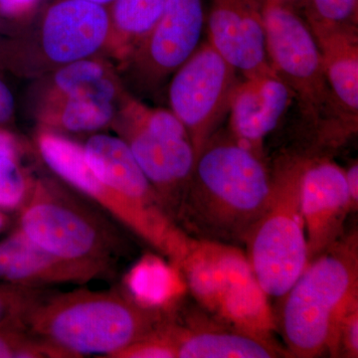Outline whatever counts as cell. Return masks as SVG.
<instances>
[{"label": "cell", "mask_w": 358, "mask_h": 358, "mask_svg": "<svg viewBox=\"0 0 358 358\" xmlns=\"http://www.w3.org/2000/svg\"><path fill=\"white\" fill-rule=\"evenodd\" d=\"M25 152L0 154V210L20 212L31 196L36 178L21 162Z\"/></svg>", "instance_id": "obj_22"}, {"label": "cell", "mask_w": 358, "mask_h": 358, "mask_svg": "<svg viewBox=\"0 0 358 358\" xmlns=\"http://www.w3.org/2000/svg\"><path fill=\"white\" fill-rule=\"evenodd\" d=\"M88 1L94 2V3L100 4V6L109 7L115 0H88Z\"/></svg>", "instance_id": "obj_32"}, {"label": "cell", "mask_w": 358, "mask_h": 358, "mask_svg": "<svg viewBox=\"0 0 358 358\" xmlns=\"http://www.w3.org/2000/svg\"><path fill=\"white\" fill-rule=\"evenodd\" d=\"M167 329L178 358H273L284 357L268 336L248 333L222 324L179 326L173 317Z\"/></svg>", "instance_id": "obj_18"}, {"label": "cell", "mask_w": 358, "mask_h": 358, "mask_svg": "<svg viewBox=\"0 0 358 358\" xmlns=\"http://www.w3.org/2000/svg\"><path fill=\"white\" fill-rule=\"evenodd\" d=\"M329 353L334 357H358V305L350 308L339 324Z\"/></svg>", "instance_id": "obj_27"}, {"label": "cell", "mask_w": 358, "mask_h": 358, "mask_svg": "<svg viewBox=\"0 0 358 358\" xmlns=\"http://www.w3.org/2000/svg\"><path fill=\"white\" fill-rule=\"evenodd\" d=\"M293 93L274 70L238 83L231 98V136L263 157L264 141L278 126Z\"/></svg>", "instance_id": "obj_15"}, {"label": "cell", "mask_w": 358, "mask_h": 358, "mask_svg": "<svg viewBox=\"0 0 358 358\" xmlns=\"http://www.w3.org/2000/svg\"><path fill=\"white\" fill-rule=\"evenodd\" d=\"M204 26L202 0H167L150 31L115 64L131 95L155 94L199 48Z\"/></svg>", "instance_id": "obj_11"}, {"label": "cell", "mask_w": 358, "mask_h": 358, "mask_svg": "<svg viewBox=\"0 0 358 358\" xmlns=\"http://www.w3.org/2000/svg\"><path fill=\"white\" fill-rule=\"evenodd\" d=\"M17 227L49 253L95 268L106 279L114 275L124 254V240L114 224L57 178H36Z\"/></svg>", "instance_id": "obj_5"}, {"label": "cell", "mask_w": 358, "mask_h": 358, "mask_svg": "<svg viewBox=\"0 0 358 358\" xmlns=\"http://www.w3.org/2000/svg\"><path fill=\"white\" fill-rule=\"evenodd\" d=\"M33 141L35 152L56 178L107 212L180 268L195 239L176 221L150 215L106 185L90 169L83 145L76 141L64 134L37 129Z\"/></svg>", "instance_id": "obj_10"}, {"label": "cell", "mask_w": 358, "mask_h": 358, "mask_svg": "<svg viewBox=\"0 0 358 358\" xmlns=\"http://www.w3.org/2000/svg\"><path fill=\"white\" fill-rule=\"evenodd\" d=\"M306 22L313 36L357 30L358 0H303Z\"/></svg>", "instance_id": "obj_23"}, {"label": "cell", "mask_w": 358, "mask_h": 358, "mask_svg": "<svg viewBox=\"0 0 358 358\" xmlns=\"http://www.w3.org/2000/svg\"><path fill=\"white\" fill-rule=\"evenodd\" d=\"M185 288L182 273L176 266L147 254L124 275L122 291L145 310L171 313Z\"/></svg>", "instance_id": "obj_19"}, {"label": "cell", "mask_w": 358, "mask_h": 358, "mask_svg": "<svg viewBox=\"0 0 358 358\" xmlns=\"http://www.w3.org/2000/svg\"><path fill=\"white\" fill-rule=\"evenodd\" d=\"M169 319L157 331L122 348L113 358H178L176 345L167 329Z\"/></svg>", "instance_id": "obj_26"}, {"label": "cell", "mask_w": 358, "mask_h": 358, "mask_svg": "<svg viewBox=\"0 0 358 358\" xmlns=\"http://www.w3.org/2000/svg\"><path fill=\"white\" fill-rule=\"evenodd\" d=\"M322 67L334 99L348 119L358 117L357 30H343L315 36Z\"/></svg>", "instance_id": "obj_20"}, {"label": "cell", "mask_w": 358, "mask_h": 358, "mask_svg": "<svg viewBox=\"0 0 358 358\" xmlns=\"http://www.w3.org/2000/svg\"><path fill=\"white\" fill-rule=\"evenodd\" d=\"M271 190L262 157L232 136L214 134L197 155L176 222L201 240L244 244Z\"/></svg>", "instance_id": "obj_1"}, {"label": "cell", "mask_w": 358, "mask_h": 358, "mask_svg": "<svg viewBox=\"0 0 358 358\" xmlns=\"http://www.w3.org/2000/svg\"><path fill=\"white\" fill-rule=\"evenodd\" d=\"M9 222V216L7 215L6 212L0 210V233L3 232L4 230L8 227Z\"/></svg>", "instance_id": "obj_31"}, {"label": "cell", "mask_w": 358, "mask_h": 358, "mask_svg": "<svg viewBox=\"0 0 358 358\" xmlns=\"http://www.w3.org/2000/svg\"><path fill=\"white\" fill-rule=\"evenodd\" d=\"M167 0H115L110 11L109 37L103 55L117 64L155 25Z\"/></svg>", "instance_id": "obj_21"}, {"label": "cell", "mask_w": 358, "mask_h": 358, "mask_svg": "<svg viewBox=\"0 0 358 358\" xmlns=\"http://www.w3.org/2000/svg\"><path fill=\"white\" fill-rule=\"evenodd\" d=\"M265 0H212L209 43L245 78L273 71L264 24Z\"/></svg>", "instance_id": "obj_14"}, {"label": "cell", "mask_w": 358, "mask_h": 358, "mask_svg": "<svg viewBox=\"0 0 358 358\" xmlns=\"http://www.w3.org/2000/svg\"><path fill=\"white\" fill-rule=\"evenodd\" d=\"M16 103L10 87L0 74V131H14Z\"/></svg>", "instance_id": "obj_29"}, {"label": "cell", "mask_w": 358, "mask_h": 358, "mask_svg": "<svg viewBox=\"0 0 358 358\" xmlns=\"http://www.w3.org/2000/svg\"><path fill=\"white\" fill-rule=\"evenodd\" d=\"M0 358H66L43 339L36 338L24 326L0 327Z\"/></svg>", "instance_id": "obj_24"}, {"label": "cell", "mask_w": 358, "mask_h": 358, "mask_svg": "<svg viewBox=\"0 0 358 358\" xmlns=\"http://www.w3.org/2000/svg\"><path fill=\"white\" fill-rule=\"evenodd\" d=\"M274 1L280 2L282 4H286V6H291V3H294V2L301 1V0H274ZM303 1V0H301Z\"/></svg>", "instance_id": "obj_33"}, {"label": "cell", "mask_w": 358, "mask_h": 358, "mask_svg": "<svg viewBox=\"0 0 358 358\" xmlns=\"http://www.w3.org/2000/svg\"><path fill=\"white\" fill-rule=\"evenodd\" d=\"M110 11L88 0H52L31 17L0 25V69L28 80L102 54Z\"/></svg>", "instance_id": "obj_3"}, {"label": "cell", "mask_w": 358, "mask_h": 358, "mask_svg": "<svg viewBox=\"0 0 358 358\" xmlns=\"http://www.w3.org/2000/svg\"><path fill=\"white\" fill-rule=\"evenodd\" d=\"M110 129L127 143L176 222L196 160L182 122L171 110L148 107L128 93Z\"/></svg>", "instance_id": "obj_9"}, {"label": "cell", "mask_w": 358, "mask_h": 358, "mask_svg": "<svg viewBox=\"0 0 358 358\" xmlns=\"http://www.w3.org/2000/svg\"><path fill=\"white\" fill-rule=\"evenodd\" d=\"M236 72L208 42L171 77V110L185 126L196 157L229 112Z\"/></svg>", "instance_id": "obj_12"}, {"label": "cell", "mask_w": 358, "mask_h": 358, "mask_svg": "<svg viewBox=\"0 0 358 358\" xmlns=\"http://www.w3.org/2000/svg\"><path fill=\"white\" fill-rule=\"evenodd\" d=\"M106 279L95 268L63 260L41 248L20 227L0 241V282L24 288L83 285Z\"/></svg>", "instance_id": "obj_16"}, {"label": "cell", "mask_w": 358, "mask_h": 358, "mask_svg": "<svg viewBox=\"0 0 358 358\" xmlns=\"http://www.w3.org/2000/svg\"><path fill=\"white\" fill-rule=\"evenodd\" d=\"M301 204L310 263L338 241L348 214L355 209L345 169L329 157L303 155Z\"/></svg>", "instance_id": "obj_13"}, {"label": "cell", "mask_w": 358, "mask_h": 358, "mask_svg": "<svg viewBox=\"0 0 358 358\" xmlns=\"http://www.w3.org/2000/svg\"><path fill=\"white\" fill-rule=\"evenodd\" d=\"M281 300L279 327L292 357L331 352L339 324L358 305L357 236L310 261Z\"/></svg>", "instance_id": "obj_4"}, {"label": "cell", "mask_w": 358, "mask_h": 358, "mask_svg": "<svg viewBox=\"0 0 358 358\" xmlns=\"http://www.w3.org/2000/svg\"><path fill=\"white\" fill-rule=\"evenodd\" d=\"M268 60L298 101L303 120L319 143H339L357 131L327 83L317 40L291 6L264 2Z\"/></svg>", "instance_id": "obj_6"}, {"label": "cell", "mask_w": 358, "mask_h": 358, "mask_svg": "<svg viewBox=\"0 0 358 358\" xmlns=\"http://www.w3.org/2000/svg\"><path fill=\"white\" fill-rule=\"evenodd\" d=\"M303 155H284L275 162L270 199L245 238L246 256L264 293L281 299L308 264L301 204Z\"/></svg>", "instance_id": "obj_7"}, {"label": "cell", "mask_w": 358, "mask_h": 358, "mask_svg": "<svg viewBox=\"0 0 358 358\" xmlns=\"http://www.w3.org/2000/svg\"><path fill=\"white\" fill-rule=\"evenodd\" d=\"M46 294L43 289L24 288L0 284V327H25V320L33 308Z\"/></svg>", "instance_id": "obj_25"}, {"label": "cell", "mask_w": 358, "mask_h": 358, "mask_svg": "<svg viewBox=\"0 0 358 358\" xmlns=\"http://www.w3.org/2000/svg\"><path fill=\"white\" fill-rule=\"evenodd\" d=\"M180 271L195 299L221 322L264 336L275 329L267 294L235 245L195 239Z\"/></svg>", "instance_id": "obj_8"}, {"label": "cell", "mask_w": 358, "mask_h": 358, "mask_svg": "<svg viewBox=\"0 0 358 358\" xmlns=\"http://www.w3.org/2000/svg\"><path fill=\"white\" fill-rule=\"evenodd\" d=\"M43 4V0H0V21L14 24L31 17Z\"/></svg>", "instance_id": "obj_28"}, {"label": "cell", "mask_w": 358, "mask_h": 358, "mask_svg": "<svg viewBox=\"0 0 358 358\" xmlns=\"http://www.w3.org/2000/svg\"><path fill=\"white\" fill-rule=\"evenodd\" d=\"M346 182H348V190L352 197V204L355 208H357L358 204V164L355 162L352 166L345 169Z\"/></svg>", "instance_id": "obj_30"}, {"label": "cell", "mask_w": 358, "mask_h": 358, "mask_svg": "<svg viewBox=\"0 0 358 358\" xmlns=\"http://www.w3.org/2000/svg\"><path fill=\"white\" fill-rule=\"evenodd\" d=\"M171 313L145 310L122 291L77 289L45 296L25 320L30 334L66 358L115 353L157 331Z\"/></svg>", "instance_id": "obj_2"}, {"label": "cell", "mask_w": 358, "mask_h": 358, "mask_svg": "<svg viewBox=\"0 0 358 358\" xmlns=\"http://www.w3.org/2000/svg\"><path fill=\"white\" fill-rule=\"evenodd\" d=\"M83 150L90 169L106 185L150 215L171 219L157 190L121 138L102 131L91 134Z\"/></svg>", "instance_id": "obj_17"}]
</instances>
